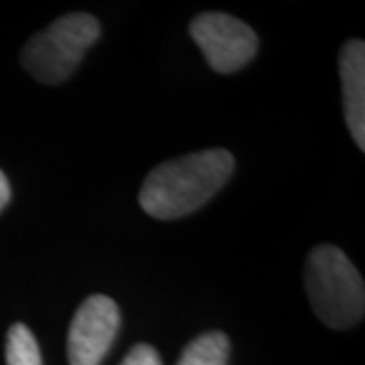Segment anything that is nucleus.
<instances>
[{"label": "nucleus", "instance_id": "nucleus-1", "mask_svg": "<svg viewBox=\"0 0 365 365\" xmlns=\"http://www.w3.org/2000/svg\"><path fill=\"white\" fill-rule=\"evenodd\" d=\"M234 169V155L223 148L173 158L146 175L138 203L155 220H179L203 207L230 181Z\"/></svg>", "mask_w": 365, "mask_h": 365}, {"label": "nucleus", "instance_id": "nucleus-2", "mask_svg": "<svg viewBox=\"0 0 365 365\" xmlns=\"http://www.w3.org/2000/svg\"><path fill=\"white\" fill-rule=\"evenodd\" d=\"M304 288L314 314L327 327L349 329L364 319V278L337 246L321 244L311 250L304 266Z\"/></svg>", "mask_w": 365, "mask_h": 365}, {"label": "nucleus", "instance_id": "nucleus-3", "mask_svg": "<svg viewBox=\"0 0 365 365\" xmlns=\"http://www.w3.org/2000/svg\"><path fill=\"white\" fill-rule=\"evenodd\" d=\"M102 35L96 16L69 13L26 41L21 61L33 78L45 86H57L71 78L86 51Z\"/></svg>", "mask_w": 365, "mask_h": 365}, {"label": "nucleus", "instance_id": "nucleus-4", "mask_svg": "<svg viewBox=\"0 0 365 365\" xmlns=\"http://www.w3.org/2000/svg\"><path fill=\"white\" fill-rule=\"evenodd\" d=\"M189 33L217 73H234L248 66L258 51V35L232 14L201 13L191 21Z\"/></svg>", "mask_w": 365, "mask_h": 365}, {"label": "nucleus", "instance_id": "nucleus-5", "mask_svg": "<svg viewBox=\"0 0 365 365\" xmlns=\"http://www.w3.org/2000/svg\"><path fill=\"white\" fill-rule=\"evenodd\" d=\"M120 329V309L106 294H91L79 304L67 335L71 365H100Z\"/></svg>", "mask_w": 365, "mask_h": 365}, {"label": "nucleus", "instance_id": "nucleus-6", "mask_svg": "<svg viewBox=\"0 0 365 365\" xmlns=\"http://www.w3.org/2000/svg\"><path fill=\"white\" fill-rule=\"evenodd\" d=\"M343 112L353 143L365 150V43L349 39L339 51Z\"/></svg>", "mask_w": 365, "mask_h": 365}, {"label": "nucleus", "instance_id": "nucleus-7", "mask_svg": "<svg viewBox=\"0 0 365 365\" xmlns=\"http://www.w3.org/2000/svg\"><path fill=\"white\" fill-rule=\"evenodd\" d=\"M230 339L222 331H207L191 341L177 365H227Z\"/></svg>", "mask_w": 365, "mask_h": 365}, {"label": "nucleus", "instance_id": "nucleus-8", "mask_svg": "<svg viewBox=\"0 0 365 365\" xmlns=\"http://www.w3.org/2000/svg\"><path fill=\"white\" fill-rule=\"evenodd\" d=\"M6 365H43L39 343L33 331L23 323H14L6 335Z\"/></svg>", "mask_w": 365, "mask_h": 365}, {"label": "nucleus", "instance_id": "nucleus-9", "mask_svg": "<svg viewBox=\"0 0 365 365\" xmlns=\"http://www.w3.org/2000/svg\"><path fill=\"white\" fill-rule=\"evenodd\" d=\"M120 365H163V361H160V355L153 345L138 343L126 353V357L122 359Z\"/></svg>", "mask_w": 365, "mask_h": 365}, {"label": "nucleus", "instance_id": "nucleus-10", "mask_svg": "<svg viewBox=\"0 0 365 365\" xmlns=\"http://www.w3.org/2000/svg\"><path fill=\"white\" fill-rule=\"evenodd\" d=\"M9 201H11V182L6 179V175L0 170V211L6 207Z\"/></svg>", "mask_w": 365, "mask_h": 365}]
</instances>
